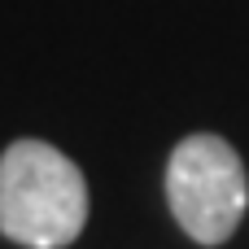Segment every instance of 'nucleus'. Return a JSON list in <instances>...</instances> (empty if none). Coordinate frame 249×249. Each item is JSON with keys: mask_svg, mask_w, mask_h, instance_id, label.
<instances>
[{"mask_svg": "<svg viewBox=\"0 0 249 249\" xmlns=\"http://www.w3.org/2000/svg\"><path fill=\"white\" fill-rule=\"evenodd\" d=\"M88 223L83 171L44 140H13L0 153V232L26 249H61Z\"/></svg>", "mask_w": 249, "mask_h": 249, "instance_id": "1", "label": "nucleus"}, {"mask_svg": "<svg viewBox=\"0 0 249 249\" xmlns=\"http://www.w3.org/2000/svg\"><path fill=\"white\" fill-rule=\"evenodd\" d=\"M166 201L175 223L197 245H223L249 206V179L241 153L210 131L184 136L166 162Z\"/></svg>", "mask_w": 249, "mask_h": 249, "instance_id": "2", "label": "nucleus"}]
</instances>
